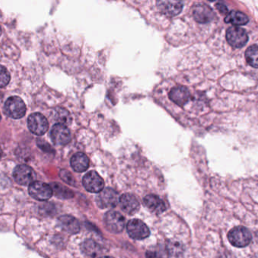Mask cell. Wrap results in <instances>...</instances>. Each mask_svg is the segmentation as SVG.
I'll return each mask as SVG.
<instances>
[{
    "label": "cell",
    "mask_w": 258,
    "mask_h": 258,
    "mask_svg": "<svg viewBox=\"0 0 258 258\" xmlns=\"http://www.w3.org/2000/svg\"><path fill=\"white\" fill-rule=\"evenodd\" d=\"M4 112L9 118L20 119L25 115V103L20 97H10L5 103Z\"/></svg>",
    "instance_id": "obj_1"
},
{
    "label": "cell",
    "mask_w": 258,
    "mask_h": 258,
    "mask_svg": "<svg viewBox=\"0 0 258 258\" xmlns=\"http://www.w3.org/2000/svg\"><path fill=\"white\" fill-rule=\"evenodd\" d=\"M228 239L233 246L243 248L251 242V235L245 227H236L230 230Z\"/></svg>",
    "instance_id": "obj_2"
},
{
    "label": "cell",
    "mask_w": 258,
    "mask_h": 258,
    "mask_svg": "<svg viewBox=\"0 0 258 258\" xmlns=\"http://www.w3.org/2000/svg\"><path fill=\"white\" fill-rule=\"evenodd\" d=\"M125 218L120 213L115 211H110L104 216L106 227L112 233H122L125 227Z\"/></svg>",
    "instance_id": "obj_3"
},
{
    "label": "cell",
    "mask_w": 258,
    "mask_h": 258,
    "mask_svg": "<svg viewBox=\"0 0 258 258\" xmlns=\"http://www.w3.org/2000/svg\"><path fill=\"white\" fill-rule=\"evenodd\" d=\"M27 125L31 133L37 136H42L48 131V121L46 118L40 113L32 114L29 117Z\"/></svg>",
    "instance_id": "obj_4"
},
{
    "label": "cell",
    "mask_w": 258,
    "mask_h": 258,
    "mask_svg": "<svg viewBox=\"0 0 258 258\" xmlns=\"http://www.w3.org/2000/svg\"><path fill=\"white\" fill-rule=\"evenodd\" d=\"M13 177L18 184L27 186L35 181L36 175L33 168L26 165H21L14 170Z\"/></svg>",
    "instance_id": "obj_5"
},
{
    "label": "cell",
    "mask_w": 258,
    "mask_h": 258,
    "mask_svg": "<svg viewBox=\"0 0 258 258\" xmlns=\"http://www.w3.org/2000/svg\"><path fill=\"white\" fill-rule=\"evenodd\" d=\"M226 37L229 44L235 48H242L248 40V34L245 30L235 26L227 30Z\"/></svg>",
    "instance_id": "obj_6"
},
{
    "label": "cell",
    "mask_w": 258,
    "mask_h": 258,
    "mask_svg": "<svg viewBox=\"0 0 258 258\" xmlns=\"http://www.w3.org/2000/svg\"><path fill=\"white\" fill-rule=\"evenodd\" d=\"M29 193L38 201H46L53 195L51 186L40 181H34L29 186Z\"/></svg>",
    "instance_id": "obj_7"
},
{
    "label": "cell",
    "mask_w": 258,
    "mask_h": 258,
    "mask_svg": "<svg viewBox=\"0 0 258 258\" xmlns=\"http://www.w3.org/2000/svg\"><path fill=\"white\" fill-rule=\"evenodd\" d=\"M96 202L100 209H113L119 202V195L116 191L107 188L100 192L97 197Z\"/></svg>",
    "instance_id": "obj_8"
},
{
    "label": "cell",
    "mask_w": 258,
    "mask_h": 258,
    "mask_svg": "<svg viewBox=\"0 0 258 258\" xmlns=\"http://www.w3.org/2000/svg\"><path fill=\"white\" fill-rule=\"evenodd\" d=\"M83 184L86 190L93 193H100L104 189V180L95 171H90L84 176Z\"/></svg>",
    "instance_id": "obj_9"
},
{
    "label": "cell",
    "mask_w": 258,
    "mask_h": 258,
    "mask_svg": "<svg viewBox=\"0 0 258 258\" xmlns=\"http://www.w3.org/2000/svg\"><path fill=\"white\" fill-rule=\"evenodd\" d=\"M127 231L132 239L142 240L150 236V230L143 221L135 219L127 224Z\"/></svg>",
    "instance_id": "obj_10"
},
{
    "label": "cell",
    "mask_w": 258,
    "mask_h": 258,
    "mask_svg": "<svg viewBox=\"0 0 258 258\" xmlns=\"http://www.w3.org/2000/svg\"><path fill=\"white\" fill-rule=\"evenodd\" d=\"M51 138L55 145H65L71 141V131L64 124H57L51 129Z\"/></svg>",
    "instance_id": "obj_11"
},
{
    "label": "cell",
    "mask_w": 258,
    "mask_h": 258,
    "mask_svg": "<svg viewBox=\"0 0 258 258\" xmlns=\"http://www.w3.org/2000/svg\"><path fill=\"white\" fill-rule=\"evenodd\" d=\"M156 4L159 12L168 17L179 15L183 9V3L180 1L163 0V1H158Z\"/></svg>",
    "instance_id": "obj_12"
},
{
    "label": "cell",
    "mask_w": 258,
    "mask_h": 258,
    "mask_svg": "<svg viewBox=\"0 0 258 258\" xmlns=\"http://www.w3.org/2000/svg\"><path fill=\"white\" fill-rule=\"evenodd\" d=\"M192 15L197 22L202 24L210 22L215 17L212 8L205 4L196 5L192 9Z\"/></svg>",
    "instance_id": "obj_13"
},
{
    "label": "cell",
    "mask_w": 258,
    "mask_h": 258,
    "mask_svg": "<svg viewBox=\"0 0 258 258\" xmlns=\"http://www.w3.org/2000/svg\"><path fill=\"white\" fill-rule=\"evenodd\" d=\"M57 224L63 231L70 234H77L80 231V223L75 218L70 215L60 217Z\"/></svg>",
    "instance_id": "obj_14"
},
{
    "label": "cell",
    "mask_w": 258,
    "mask_h": 258,
    "mask_svg": "<svg viewBox=\"0 0 258 258\" xmlns=\"http://www.w3.org/2000/svg\"><path fill=\"white\" fill-rule=\"evenodd\" d=\"M190 97L189 89L183 86L173 88L169 92V98L179 106H183L188 102Z\"/></svg>",
    "instance_id": "obj_15"
},
{
    "label": "cell",
    "mask_w": 258,
    "mask_h": 258,
    "mask_svg": "<svg viewBox=\"0 0 258 258\" xmlns=\"http://www.w3.org/2000/svg\"><path fill=\"white\" fill-rule=\"evenodd\" d=\"M121 209L128 215H134L140 209V203L135 195L126 193L122 195L119 199Z\"/></svg>",
    "instance_id": "obj_16"
},
{
    "label": "cell",
    "mask_w": 258,
    "mask_h": 258,
    "mask_svg": "<svg viewBox=\"0 0 258 258\" xmlns=\"http://www.w3.org/2000/svg\"><path fill=\"white\" fill-rule=\"evenodd\" d=\"M144 204L146 207L156 215H160L166 210L165 203L159 197L155 195H148L144 198Z\"/></svg>",
    "instance_id": "obj_17"
},
{
    "label": "cell",
    "mask_w": 258,
    "mask_h": 258,
    "mask_svg": "<svg viewBox=\"0 0 258 258\" xmlns=\"http://www.w3.org/2000/svg\"><path fill=\"white\" fill-rule=\"evenodd\" d=\"M71 165L76 172H84L89 167V158L83 153H77L71 158Z\"/></svg>",
    "instance_id": "obj_18"
},
{
    "label": "cell",
    "mask_w": 258,
    "mask_h": 258,
    "mask_svg": "<svg viewBox=\"0 0 258 258\" xmlns=\"http://www.w3.org/2000/svg\"><path fill=\"white\" fill-rule=\"evenodd\" d=\"M248 18L245 14L236 11H232L226 17L225 21L227 23L233 24L235 26L245 25L248 22Z\"/></svg>",
    "instance_id": "obj_19"
},
{
    "label": "cell",
    "mask_w": 258,
    "mask_h": 258,
    "mask_svg": "<svg viewBox=\"0 0 258 258\" xmlns=\"http://www.w3.org/2000/svg\"><path fill=\"white\" fill-rule=\"evenodd\" d=\"M81 248L83 252L90 257H96L101 253V247L92 239H88V240L85 241L82 245Z\"/></svg>",
    "instance_id": "obj_20"
},
{
    "label": "cell",
    "mask_w": 258,
    "mask_h": 258,
    "mask_svg": "<svg viewBox=\"0 0 258 258\" xmlns=\"http://www.w3.org/2000/svg\"><path fill=\"white\" fill-rule=\"evenodd\" d=\"M53 192L57 198H63V199H68V198H73L74 196V192L71 189L67 188L66 186L60 184V183H53L51 185Z\"/></svg>",
    "instance_id": "obj_21"
},
{
    "label": "cell",
    "mask_w": 258,
    "mask_h": 258,
    "mask_svg": "<svg viewBox=\"0 0 258 258\" xmlns=\"http://www.w3.org/2000/svg\"><path fill=\"white\" fill-rule=\"evenodd\" d=\"M245 59L251 66L258 68V45H253L248 47L245 51Z\"/></svg>",
    "instance_id": "obj_22"
},
{
    "label": "cell",
    "mask_w": 258,
    "mask_h": 258,
    "mask_svg": "<svg viewBox=\"0 0 258 258\" xmlns=\"http://www.w3.org/2000/svg\"><path fill=\"white\" fill-rule=\"evenodd\" d=\"M54 118L61 124H69L71 122V114L66 109L57 108L54 110Z\"/></svg>",
    "instance_id": "obj_23"
},
{
    "label": "cell",
    "mask_w": 258,
    "mask_h": 258,
    "mask_svg": "<svg viewBox=\"0 0 258 258\" xmlns=\"http://www.w3.org/2000/svg\"><path fill=\"white\" fill-rule=\"evenodd\" d=\"M10 74L5 67L0 65V88L5 87L10 81Z\"/></svg>",
    "instance_id": "obj_24"
},
{
    "label": "cell",
    "mask_w": 258,
    "mask_h": 258,
    "mask_svg": "<svg viewBox=\"0 0 258 258\" xmlns=\"http://www.w3.org/2000/svg\"><path fill=\"white\" fill-rule=\"evenodd\" d=\"M59 175H60L61 180L64 181L65 183H68V184L74 186H75L76 184H77V182H76L74 176L69 171H66V170H62V171H60Z\"/></svg>",
    "instance_id": "obj_25"
},
{
    "label": "cell",
    "mask_w": 258,
    "mask_h": 258,
    "mask_svg": "<svg viewBox=\"0 0 258 258\" xmlns=\"http://www.w3.org/2000/svg\"><path fill=\"white\" fill-rule=\"evenodd\" d=\"M146 255H147V258H168L167 257L166 251L159 248L150 250V251H147Z\"/></svg>",
    "instance_id": "obj_26"
},
{
    "label": "cell",
    "mask_w": 258,
    "mask_h": 258,
    "mask_svg": "<svg viewBox=\"0 0 258 258\" xmlns=\"http://www.w3.org/2000/svg\"><path fill=\"white\" fill-rule=\"evenodd\" d=\"M37 145L39 148L45 151V152H54V149L48 143V142L44 141L43 139H38Z\"/></svg>",
    "instance_id": "obj_27"
},
{
    "label": "cell",
    "mask_w": 258,
    "mask_h": 258,
    "mask_svg": "<svg viewBox=\"0 0 258 258\" xmlns=\"http://www.w3.org/2000/svg\"><path fill=\"white\" fill-rule=\"evenodd\" d=\"M216 8L221 14H227V12H228L225 5L222 4V3H218L216 5Z\"/></svg>",
    "instance_id": "obj_28"
},
{
    "label": "cell",
    "mask_w": 258,
    "mask_h": 258,
    "mask_svg": "<svg viewBox=\"0 0 258 258\" xmlns=\"http://www.w3.org/2000/svg\"><path fill=\"white\" fill-rule=\"evenodd\" d=\"M2 156H3V151H2L1 148H0V159H1Z\"/></svg>",
    "instance_id": "obj_29"
},
{
    "label": "cell",
    "mask_w": 258,
    "mask_h": 258,
    "mask_svg": "<svg viewBox=\"0 0 258 258\" xmlns=\"http://www.w3.org/2000/svg\"><path fill=\"white\" fill-rule=\"evenodd\" d=\"M1 33H2V29H1V27H0V36H1Z\"/></svg>",
    "instance_id": "obj_30"
},
{
    "label": "cell",
    "mask_w": 258,
    "mask_h": 258,
    "mask_svg": "<svg viewBox=\"0 0 258 258\" xmlns=\"http://www.w3.org/2000/svg\"><path fill=\"white\" fill-rule=\"evenodd\" d=\"M101 258H113V257H101Z\"/></svg>",
    "instance_id": "obj_31"
}]
</instances>
